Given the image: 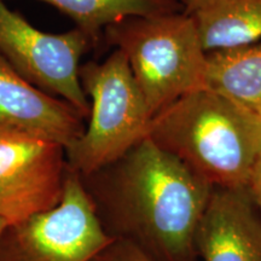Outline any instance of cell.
<instances>
[{
  "mask_svg": "<svg viewBox=\"0 0 261 261\" xmlns=\"http://www.w3.org/2000/svg\"><path fill=\"white\" fill-rule=\"evenodd\" d=\"M74 21L77 29L96 40L110 25L132 17H149L184 10L178 0H39Z\"/></svg>",
  "mask_w": 261,
  "mask_h": 261,
  "instance_id": "7c38bea8",
  "label": "cell"
},
{
  "mask_svg": "<svg viewBox=\"0 0 261 261\" xmlns=\"http://www.w3.org/2000/svg\"><path fill=\"white\" fill-rule=\"evenodd\" d=\"M191 15L207 54L261 41V0H210Z\"/></svg>",
  "mask_w": 261,
  "mask_h": 261,
  "instance_id": "8fae6325",
  "label": "cell"
},
{
  "mask_svg": "<svg viewBox=\"0 0 261 261\" xmlns=\"http://www.w3.org/2000/svg\"><path fill=\"white\" fill-rule=\"evenodd\" d=\"M205 87L261 119V41L208 52Z\"/></svg>",
  "mask_w": 261,
  "mask_h": 261,
  "instance_id": "30bf717a",
  "label": "cell"
},
{
  "mask_svg": "<svg viewBox=\"0 0 261 261\" xmlns=\"http://www.w3.org/2000/svg\"><path fill=\"white\" fill-rule=\"evenodd\" d=\"M197 253L202 261H261V215L246 188L213 189Z\"/></svg>",
  "mask_w": 261,
  "mask_h": 261,
  "instance_id": "9c48e42d",
  "label": "cell"
},
{
  "mask_svg": "<svg viewBox=\"0 0 261 261\" xmlns=\"http://www.w3.org/2000/svg\"><path fill=\"white\" fill-rule=\"evenodd\" d=\"M104 32L126 57L151 117L205 87L207 52L195 17L185 10L127 18Z\"/></svg>",
  "mask_w": 261,
  "mask_h": 261,
  "instance_id": "3957f363",
  "label": "cell"
},
{
  "mask_svg": "<svg viewBox=\"0 0 261 261\" xmlns=\"http://www.w3.org/2000/svg\"><path fill=\"white\" fill-rule=\"evenodd\" d=\"M80 81L90 113L83 135L65 148V158L69 169L89 175L149 137L152 117L120 50L100 63L81 64Z\"/></svg>",
  "mask_w": 261,
  "mask_h": 261,
  "instance_id": "277c9868",
  "label": "cell"
},
{
  "mask_svg": "<svg viewBox=\"0 0 261 261\" xmlns=\"http://www.w3.org/2000/svg\"><path fill=\"white\" fill-rule=\"evenodd\" d=\"M84 121L69 103L34 86L0 57V128L31 133L67 148L84 133Z\"/></svg>",
  "mask_w": 261,
  "mask_h": 261,
  "instance_id": "ba28073f",
  "label": "cell"
},
{
  "mask_svg": "<svg viewBox=\"0 0 261 261\" xmlns=\"http://www.w3.org/2000/svg\"><path fill=\"white\" fill-rule=\"evenodd\" d=\"M149 137L214 189L246 188L261 155V119L207 87L152 117Z\"/></svg>",
  "mask_w": 261,
  "mask_h": 261,
  "instance_id": "7a4b0ae2",
  "label": "cell"
},
{
  "mask_svg": "<svg viewBox=\"0 0 261 261\" xmlns=\"http://www.w3.org/2000/svg\"><path fill=\"white\" fill-rule=\"evenodd\" d=\"M96 40L74 28L42 32L0 0V57L29 83L74 107L87 119L90 100L80 81L81 58Z\"/></svg>",
  "mask_w": 261,
  "mask_h": 261,
  "instance_id": "8992f818",
  "label": "cell"
},
{
  "mask_svg": "<svg viewBox=\"0 0 261 261\" xmlns=\"http://www.w3.org/2000/svg\"><path fill=\"white\" fill-rule=\"evenodd\" d=\"M246 189L250 198H252L254 205L261 215V155L254 166Z\"/></svg>",
  "mask_w": 261,
  "mask_h": 261,
  "instance_id": "5bb4252c",
  "label": "cell"
},
{
  "mask_svg": "<svg viewBox=\"0 0 261 261\" xmlns=\"http://www.w3.org/2000/svg\"><path fill=\"white\" fill-rule=\"evenodd\" d=\"M210 0H181V4L188 14H194L198 9L203 8Z\"/></svg>",
  "mask_w": 261,
  "mask_h": 261,
  "instance_id": "9a60e30c",
  "label": "cell"
},
{
  "mask_svg": "<svg viewBox=\"0 0 261 261\" xmlns=\"http://www.w3.org/2000/svg\"><path fill=\"white\" fill-rule=\"evenodd\" d=\"M81 180L108 236L151 261H197V232L212 188L146 137Z\"/></svg>",
  "mask_w": 261,
  "mask_h": 261,
  "instance_id": "6da1fadb",
  "label": "cell"
},
{
  "mask_svg": "<svg viewBox=\"0 0 261 261\" xmlns=\"http://www.w3.org/2000/svg\"><path fill=\"white\" fill-rule=\"evenodd\" d=\"M67 173L60 143L0 128V219L14 225L56 207Z\"/></svg>",
  "mask_w": 261,
  "mask_h": 261,
  "instance_id": "52a82bcc",
  "label": "cell"
},
{
  "mask_svg": "<svg viewBox=\"0 0 261 261\" xmlns=\"http://www.w3.org/2000/svg\"><path fill=\"white\" fill-rule=\"evenodd\" d=\"M112 241L80 174L68 167L56 207L3 230L0 261H90Z\"/></svg>",
  "mask_w": 261,
  "mask_h": 261,
  "instance_id": "5b68a950",
  "label": "cell"
},
{
  "mask_svg": "<svg viewBox=\"0 0 261 261\" xmlns=\"http://www.w3.org/2000/svg\"><path fill=\"white\" fill-rule=\"evenodd\" d=\"M90 261H151L138 248L126 241L113 240Z\"/></svg>",
  "mask_w": 261,
  "mask_h": 261,
  "instance_id": "4fadbf2b",
  "label": "cell"
},
{
  "mask_svg": "<svg viewBox=\"0 0 261 261\" xmlns=\"http://www.w3.org/2000/svg\"><path fill=\"white\" fill-rule=\"evenodd\" d=\"M6 226H8V224H6L4 220H2V219H0V233L3 232V230H4V228H5Z\"/></svg>",
  "mask_w": 261,
  "mask_h": 261,
  "instance_id": "2e32d148",
  "label": "cell"
}]
</instances>
